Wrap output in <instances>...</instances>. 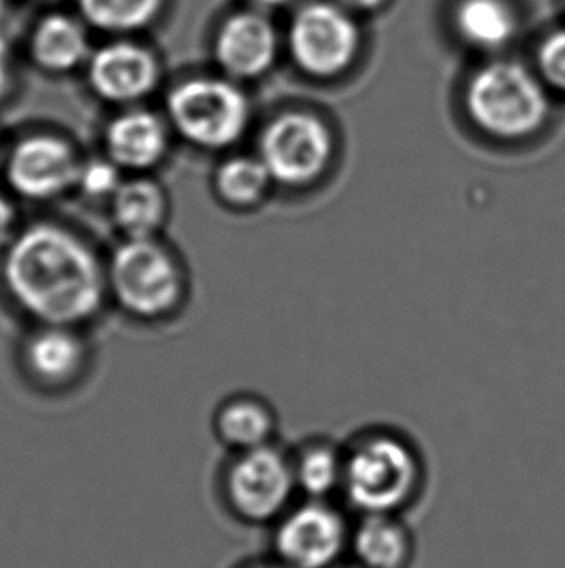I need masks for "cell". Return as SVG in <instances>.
I'll list each match as a JSON object with an SVG mask.
<instances>
[{
    "label": "cell",
    "instance_id": "1",
    "mask_svg": "<svg viewBox=\"0 0 565 568\" xmlns=\"http://www.w3.org/2000/svg\"><path fill=\"white\" fill-rule=\"evenodd\" d=\"M10 300L39 324L90 323L107 297V266L84 239L56 223L16 233L2 258Z\"/></svg>",
    "mask_w": 565,
    "mask_h": 568
},
{
    "label": "cell",
    "instance_id": "2",
    "mask_svg": "<svg viewBox=\"0 0 565 568\" xmlns=\"http://www.w3.org/2000/svg\"><path fill=\"white\" fill-rule=\"evenodd\" d=\"M463 108L474 131L500 146L533 142L552 115L551 93L541 74L513 61L476 70L466 82Z\"/></svg>",
    "mask_w": 565,
    "mask_h": 568
},
{
    "label": "cell",
    "instance_id": "3",
    "mask_svg": "<svg viewBox=\"0 0 565 568\" xmlns=\"http://www.w3.org/2000/svg\"><path fill=\"white\" fill-rule=\"evenodd\" d=\"M421 481V454L398 430H362L345 446V497L364 515H393Z\"/></svg>",
    "mask_w": 565,
    "mask_h": 568
},
{
    "label": "cell",
    "instance_id": "4",
    "mask_svg": "<svg viewBox=\"0 0 565 568\" xmlns=\"http://www.w3.org/2000/svg\"><path fill=\"white\" fill-rule=\"evenodd\" d=\"M256 154L266 163L277 191L312 192L336 170L339 142L323 116L289 109L261 126Z\"/></svg>",
    "mask_w": 565,
    "mask_h": 568
},
{
    "label": "cell",
    "instance_id": "5",
    "mask_svg": "<svg viewBox=\"0 0 565 568\" xmlns=\"http://www.w3.org/2000/svg\"><path fill=\"white\" fill-rule=\"evenodd\" d=\"M109 293L126 315L161 321L186 297V272L160 237L124 239L107 264Z\"/></svg>",
    "mask_w": 565,
    "mask_h": 568
},
{
    "label": "cell",
    "instance_id": "6",
    "mask_svg": "<svg viewBox=\"0 0 565 568\" xmlns=\"http://www.w3.org/2000/svg\"><path fill=\"white\" fill-rule=\"evenodd\" d=\"M171 129L191 146L229 152L243 142L253 123V105L230 78H192L167 98Z\"/></svg>",
    "mask_w": 565,
    "mask_h": 568
},
{
    "label": "cell",
    "instance_id": "7",
    "mask_svg": "<svg viewBox=\"0 0 565 568\" xmlns=\"http://www.w3.org/2000/svg\"><path fill=\"white\" fill-rule=\"evenodd\" d=\"M287 41L298 69L331 80L351 69L359 54V23L337 2H308L292 16Z\"/></svg>",
    "mask_w": 565,
    "mask_h": 568
},
{
    "label": "cell",
    "instance_id": "8",
    "mask_svg": "<svg viewBox=\"0 0 565 568\" xmlns=\"http://www.w3.org/2000/svg\"><path fill=\"white\" fill-rule=\"evenodd\" d=\"M295 491L292 456L276 443L235 454L225 471V497L248 523H268L285 515Z\"/></svg>",
    "mask_w": 565,
    "mask_h": 568
},
{
    "label": "cell",
    "instance_id": "9",
    "mask_svg": "<svg viewBox=\"0 0 565 568\" xmlns=\"http://www.w3.org/2000/svg\"><path fill=\"white\" fill-rule=\"evenodd\" d=\"M82 162L66 140L53 134H33L10 148L4 155V173L16 194L47 202L76 191Z\"/></svg>",
    "mask_w": 565,
    "mask_h": 568
},
{
    "label": "cell",
    "instance_id": "10",
    "mask_svg": "<svg viewBox=\"0 0 565 568\" xmlns=\"http://www.w3.org/2000/svg\"><path fill=\"white\" fill-rule=\"evenodd\" d=\"M349 541L343 515L328 500L310 499L282 516L276 547L289 568H328Z\"/></svg>",
    "mask_w": 565,
    "mask_h": 568
},
{
    "label": "cell",
    "instance_id": "11",
    "mask_svg": "<svg viewBox=\"0 0 565 568\" xmlns=\"http://www.w3.org/2000/svg\"><path fill=\"white\" fill-rule=\"evenodd\" d=\"M160 62L144 47L115 41L93 51L88 80L95 95L109 103L129 105L144 100L160 84Z\"/></svg>",
    "mask_w": 565,
    "mask_h": 568
},
{
    "label": "cell",
    "instance_id": "12",
    "mask_svg": "<svg viewBox=\"0 0 565 568\" xmlns=\"http://www.w3.org/2000/svg\"><path fill=\"white\" fill-rule=\"evenodd\" d=\"M279 53L276 26L260 10L230 16L215 39V61L235 82L264 77Z\"/></svg>",
    "mask_w": 565,
    "mask_h": 568
},
{
    "label": "cell",
    "instance_id": "13",
    "mask_svg": "<svg viewBox=\"0 0 565 568\" xmlns=\"http://www.w3.org/2000/svg\"><path fill=\"white\" fill-rule=\"evenodd\" d=\"M103 144L105 155L124 173L147 175L167 160L171 124L153 111L131 109L107 124Z\"/></svg>",
    "mask_w": 565,
    "mask_h": 568
},
{
    "label": "cell",
    "instance_id": "14",
    "mask_svg": "<svg viewBox=\"0 0 565 568\" xmlns=\"http://www.w3.org/2000/svg\"><path fill=\"white\" fill-rule=\"evenodd\" d=\"M22 354L31 377L54 388L76 381L88 363V346L78 328L59 324H39L25 339Z\"/></svg>",
    "mask_w": 565,
    "mask_h": 568
},
{
    "label": "cell",
    "instance_id": "15",
    "mask_svg": "<svg viewBox=\"0 0 565 568\" xmlns=\"http://www.w3.org/2000/svg\"><path fill=\"white\" fill-rule=\"evenodd\" d=\"M111 217L124 239L160 237L171 215V199L157 179L131 175L109 202Z\"/></svg>",
    "mask_w": 565,
    "mask_h": 568
},
{
    "label": "cell",
    "instance_id": "16",
    "mask_svg": "<svg viewBox=\"0 0 565 568\" xmlns=\"http://www.w3.org/2000/svg\"><path fill=\"white\" fill-rule=\"evenodd\" d=\"M277 429L279 419L276 409L269 402L253 394L233 396L223 402L215 414L217 437L235 453L274 445Z\"/></svg>",
    "mask_w": 565,
    "mask_h": 568
},
{
    "label": "cell",
    "instance_id": "17",
    "mask_svg": "<svg viewBox=\"0 0 565 568\" xmlns=\"http://www.w3.org/2000/svg\"><path fill=\"white\" fill-rule=\"evenodd\" d=\"M276 191V181L256 152L227 155L215 168V196L233 212H254L264 206Z\"/></svg>",
    "mask_w": 565,
    "mask_h": 568
},
{
    "label": "cell",
    "instance_id": "18",
    "mask_svg": "<svg viewBox=\"0 0 565 568\" xmlns=\"http://www.w3.org/2000/svg\"><path fill=\"white\" fill-rule=\"evenodd\" d=\"M31 57L49 72H70L90 61V41L84 26L66 14H51L31 36Z\"/></svg>",
    "mask_w": 565,
    "mask_h": 568
},
{
    "label": "cell",
    "instance_id": "19",
    "mask_svg": "<svg viewBox=\"0 0 565 568\" xmlns=\"http://www.w3.org/2000/svg\"><path fill=\"white\" fill-rule=\"evenodd\" d=\"M290 456L297 489L308 499L326 500L331 493L343 491L345 446L331 438H306Z\"/></svg>",
    "mask_w": 565,
    "mask_h": 568
},
{
    "label": "cell",
    "instance_id": "20",
    "mask_svg": "<svg viewBox=\"0 0 565 568\" xmlns=\"http://www.w3.org/2000/svg\"><path fill=\"white\" fill-rule=\"evenodd\" d=\"M455 30L474 49L497 51L512 41L517 20L504 0H461Z\"/></svg>",
    "mask_w": 565,
    "mask_h": 568
},
{
    "label": "cell",
    "instance_id": "21",
    "mask_svg": "<svg viewBox=\"0 0 565 568\" xmlns=\"http://www.w3.org/2000/svg\"><path fill=\"white\" fill-rule=\"evenodd\" d=\"M352 547L364 568H401L409 559L411 541L393 515H364Z\"/></svg>",
    "mask_w": 565,
    "mask_h": 568
},
{
    "label": "cell",
    "instance_id": "22",
    "mask_svg": "<svg viewBox=\"0 0 565 568\" xmlns=\"http://www.w3.org/2000/svg\"><path fill=\"white\" fill-rule=\"evenodd\" d=\"M78 8L95 30L132 33L160 16L163 0H78Z\"/></svg>",
    "mask_w": 565,
    "mask_h": 568
},
{
    "label": "cell",
    "instance_id": "23",
    "mask_svg": "<svg viewBox=\"0 0 565 568\" xmlns=\"http://www.w3.org/2000/svg\"><path fill=\"white\" fill-rule=\"evenodd\" d=\"M124 183V171L111 162L107 155L84 160L78 175L76 191L92 202H105L109 206L115 192Z\"/></svg>",
    "mask_w": 565,
    "mask_h": 568
},
{
    "label": "cell",
    "instance_id": "24",
    "mask_svg": "<svg viewBox=\"0 0 565 568\" xmlns=\"http://www.w3.org/2000/svg\"><path fill=\"white\" fill-rule=\"evenodd\" d=\"M536 64L548 90L565 95V30L544 39L536 54Z\"/></svg>",
    "mask_w": 565,
    "mask_h": 568
},
{
    "label": "cell",
    "instance_id": "25",
    "mask_svg": "<svg viewBox=\"0 0 565 568\" xmlns=\"http://www.w3.org/2000/svg\"><path fill=\"white\" fill-rule=\"evenodd\" d=\"M18 212L4 192H0V253L7 251L18 233Z\"/></svg>",
    "mask_w": 565,
    "mask_h": 568
},
{
    "label": "cell",
    "instance_id": "26",
    "mask_svg": "<svg viewBox=\"0 0 565 568\" xmlns=\"http://www.w3.org/2000/svg\"><path fill=\"white\" fill-rule=\"evenodd\" d=\"M10 85V67H8V39L0 31V98L7 93Z\"/></svg>",
    "mask_w": 565,
    "mask_h": 568
},
{
    "label": "cell",
    "instance_id": "27",
    "mask_svg": "<svg viewBox=\"0 0 565 568\" xmlns=\"http://www.w3.org/2000/svg\"><path fill=\"white\" fill-rule=\"evenodd\" d=\"M333 2L347 8L349 12H372L382 7L386 0H333Z\"/></svg>",
    "mask_w": 565,
    "mask_h": 568
},
{
    "label": "cell",
    "instance_id": "28",
    "mask_svg": "<svg viewBox=\"0 0 565 568\" xmlns=\"http://www.w3.org/2000/svg\"><path fill=\"white\" fill-rule=\"evenodd\" d=\"M248 2L258 10H274V8L287 7L292 0H248Z\"/></svg>",
    "mask_w": 565,
    "mask_h": 568
},
{
    "label": "cell",
    "instance_id": "29",
    "mask_svg": "<svg viewBox=\"0 0 565 568\" xmlns=\"http://www.w3.org/2000/svg\"><path fill=\"white\" fill-rule=\"evenodd\" d=\"M0 163H4V155H2V146H0Z\"/></svg>",
    "mask_w": 565,
    "mask_h": 568
},
{
    "label": "cell",
    "instance_id": "30",
    "mask_svg": "<svg viewBox=\"0 0 565 568\" xmlns=\"http://www.w3.org/2000/svg\"><path fill=\"white\" fill-rule=\"evenodd\" d=\"M2 7H4V0H0V12H2Z\"/></svg>",
    "mask_w": 565,
    "mask_h": 568
},
{
    "label": "cell",
    "instance_id": "31",
    "mask_svg": "<svg viewBox=\"0 0 565 568\" xmlns=\"http://www.w3.org/2000/svg\"><path fill=\"white\" fill-rule=\"evenodd\" d=\"M256 568H276V567H256Z\"/></svg>",
    "mask_w": 565,
    "mask_h": 568
},
{
    "label": "cell",
    "instance_id": "32",
    "mask_svg": "<svg viewBox=\"0 0 565 568\" xmlns=\"http://www.w3.org/2000/svg\"><path fill=\"white\" fill-rule=\"evenodd\" d=\"M362 568H364V567H362Z\"/></svg>",
    "mask_w": 565,
    "mask_h": 568
}]
</instances>
